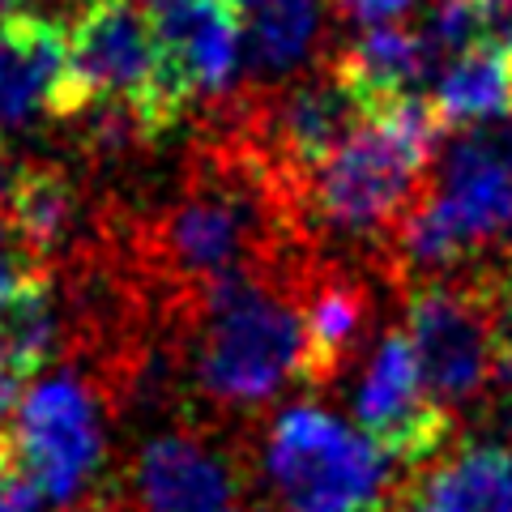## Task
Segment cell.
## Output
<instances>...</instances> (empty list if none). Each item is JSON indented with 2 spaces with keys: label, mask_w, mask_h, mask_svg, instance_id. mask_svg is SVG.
<instances>
[{
  "label": "cell",
  "mask_w": 512,
  "mask_h": 512,
  "mask_svg": "<svg viewBox=\"0 0 512 512\" xmlns=\"http://www.w3.org/2000/svg\"><path fill=\"white\" fill-rule=\"evenodd\" d=\"M13 448L43 500H73L103 457L99 380H86L82 372L43 376L18 406Z\"/></svg>",
  "instance_id": "obj_7"
},
{
  "label": "cell",
  "mask_w": 512,
  "mask_h": 512,
  "mask_svg": "<svg viewBox=\"0 0 512 512\" xmlns=\"http://www.w3.org/2000/svg\"><path fill=\"white\" fill-rule=\"evenodd\" d=\"M231 512H239V508H231Z\"/></svg>",
  "instance_id": "obj_30"
},
{
  "label": "cell",
  "mask_w": 512,
  "mask_h": 512,
  "mask_svg": "<svg viewBox=\"0 0 512 512\" xmlns=\"http://www.w3.org/2000/svg\"><path fill=\"white\" fill-rule=\"evenodd\" d=\"M158 69V22L137 0H99L69 30V56L47 103L52 120H77L99 103H141Z\"/></svg>",
  "instance_id": "obj_6"
},
{
  "label": "cell",
  "mask_w": 512,
  "mask_h": 512,
  "mask_svg": "<svg viewBox=\"0 0 512 512\" xmlns=\"http://www.w3.org/2000/svg\"><path fill=\"white\" fill-rule=\"evenodd\" d=\"M402 299L410 346L436 402L457 410L483 397L500 376V325L483 274L414 286Z\"/></svg>",
  "instance_id": "obj_5"
},
{
  "label": "cell",
  "mask_w": 512,
  "mask_h": 512,
  "mask_svg": "<svg viewBox=\"0 0 512 512\" xmlns=\"http://www.w3.org/2000/svg\"><path fill=\"white\" fill-rule=\"evenodd\" d=\"M478 274H483L487 299L495 308V325H500V355H504V350H512V248L495 265L478 269Z\"/></svg>",
  "instance_id": "obj_19"
},
{
  "label": "cell",
  "mask_w": 512,
  "mask_h": 512,
  "mask_svg": "<svg viewBox=\"0 0 512 512\" xmlns=\"http://www.w3.org/2000/svg\"><path fill=\"white\" fill-rule=\"evenodd\" d=\"M137 5H141V9H150L154 18H158V13H171V9H180L184 0H137Z\"/></svg>",
  "instance_id": "obj_26"
},
{
  "label": "cell",
  "mask_w": 512,
  "mask_h": 512,
  "mask_svg": "<svg viewBox=\"0 0 512 512\" xmlns=\"http://www.w3.org/2000/svg\"><path fill=\"white\" fill-rule=\"evenodd\" d=\"M419 0H329V9L338 13L342 22H355L363 30L372 26H393L402 13H410Z\"/></svg>",
  "instance_id": "obj_20"
},
{
  "label": "cell",
  "mask_w": 512,
  "mask_h": 512,
  "mask_svg": "<svg viewBox=\"0 0 512 512\" xmlns=\"http://www.w3.org/2000/svg\"><path fill=\"white\" fill-rule=\"evenodd\" d=\"M22 171H26V163L5 146V137H0V214L9 210L13 192H18V180H22Z\"/></svg>",
  "instance_id": "obj_23"
},
{
  "label": "cell",
  "mask_w": 512,
  "mask_h": 512,
  "mask_svg": "<svg viewBox=\"0 0 512 512\" xmlns=\"http://www.w3.org/2000/svg\"><path fill=\"white\" fill-rule=\"evenodd\" d=\"M295 299L303 316V338H308L303 384L338 380L372 329V291L363 278L346 274L338 265L303 261L295 278Z\"/></svg>",
  "instance_id": "obj_9"
},
{
  "label": "cell",
  "mask_w": 512,
  "mask_h": 512,
  "mask_svg": "<svg viewBox=\"0 0 512 512\" xmlns=\"http://www.w3.org/2000/svg\"><path fill=\"white\" fill-rule=\"evenodd\" d=\"M265 478L282 512H384L389 457L342 419L291 406L265 436Z\"/></svg>",
  "instance_id": "obj_4"
},
{
  "label": "cell",
  "mask_w": 512,
  "mask_h": 512,
  "mask_svg": "<svg viewBox=\"0 0 512 512\" xmlns=\"http://www.w3.org/2000/svg\"><path fill=\"white\" fill-rule=\"evenodd\" d=\"M346 82V90L367 107V116H384V111L402 107L414 99V90L431 69V56L423 47L419 30L406 26H372L363 30L355 43H346L329 64Z\"/></svg>",
  "instance_id": "obj_11"
},
{
  "label": "cell",
  "mask_w": 512,
  "mask_h": 512,
  "mask_svg": "<svg viewBox=\"0 0 512 512\" xmlns=\"http://www.w3.org/2000/svg\"><path fill=\"white\" fill-rule=\"evenodd\" d=\"M448 128L440 124L431 99H406L363 124L338 154H329L295 188V218L303 235L372 239L384 248L414 201L427 192V167Z\"/></svg>",
  "instance_id": "obj_2"
},
{
  "label": "cell",
  "mask_w": 512,
  "mask_h": 512,
  "mask_svg": "<svg viewBox=\"0 0 512 512\" xmlns=\"http://www.w3.org/2000/svg\"><path fill=\"white\" fill-rule=\"evenodd\" d=\"M5 218L47 265H69L73 256L99 244L94 235H86V192L60 163H26Z\"/></svg>",
  "instance_id": "obj_12"
},
{
  "label": "cell",
  "mask_w": 512,
  "mask_h": 512,
  "mask_svg": "<svg viewBox=\"0 0 512 512\" xmlns=\"http://www.w3.org/2000/svg\"><path fill=\"white\" fill-rule=\"evenodd\" d=\"M69 350H77V325L69 295L56 278H39L0 295V363L9 372L30 380Z\"/></svg>",
  "instance_id": "obj_14"
},
{
  "label": "cell",
  "mask_w": 512,
  "mask_h": 512,
  "mask_svg": "<svg viewBox=\"0 0 512 512\" xmlns=\"http://www.w3.org/2000/svg\"><path fill=\"white\" fill-rule=\"evenodd\" d=\"M13 13H22V0H0V22H9Z\"/></svg>",
  "instance_id": "obj_27"
},
{
  "label": "cell",
  "mask_w": 512,
  "mask_h": 512,
  "mask_svg": "<svg viewBox=\"0 0 512 512\" xmlns=\"http://www.w3.org/2000/svg\"><path fill=\"white\" fill-rule=\"evenodd\" d=\"M397 512H427V508L414 500V491H406V495H402V504H397Z\"/></svg>",
  "instance_id": "obj_28"
},
{
  "label": "cell",
  "mask_w": 512,
  "mask_h": 512,
  "mask_svg": "<svg viewBox=\"0 0 512 512\" xmlns=\"http://www.w3.org/2000/svg\"><path fill=\"white\" fill-rule=\"evenodd\" d=\"M39 278H52V265H47L43 256L26 244V235L0 214V295L18 291L26 282H39Z\"/></svg>",
  "instance_id": "obj_18"
},
{
  "label": "cell",
  "mask_w": 512,
  "mask_h": 512,
  "mask_svg": "<svg viewBox=\"0 0 512 512\" xmlns=\"http://www.w3.org/2000/svg\"><path fill=\"white\" fill-rule=\"evenodd\" d=\"M99 5V0H22V13H35V18H43V22H52V26H60L64 35L86 18V13Z\"/></svg>",
  "instance_id": "obj_22"
},
{
  "label": "cell",
  "mask_w": 512,
  "mask_h": 512,
  "mask_svg": "<svg viewBox=\"0 0 512 512\" xmlns=\"http://www.w3.org/2000/svg\"><path fill=\"white\" fill-rule=\"evenodd\" d=\"M329 0H261L244 18V64L252 77L282 86L316 56Z\"/></svg>",
  "instance_id": "obj_17"
},
{
  "label": "cell",
  "mask_w": 512,
  "mask_h": 512,
  "mask_svg": "<svg viewBox=\"0 0 512 512\" xmlns=\"http://www.w3.org/2000/svg\"><path fill=\"white\" fill-rule=\"evenodd\" d=\"M410 491L427 512H512V448L466 444Z\"/></svg>",
  "instance_id": "obj_16"
},
{
  "label": "cell",
  "mask_w": 512,
  "mask_h": 512,
  "mask_svg": "<svg viewBox=\"0 0 512 512\" xmlns=\"http://www.w3.org/2000/svg\"><path fill=\"white\" fill-rule=\"evenodd\" d=\"M69 56V35L60 26L13 13L0 22V133L47 111Z\"/></svg>",
  "instance_id": "obj_13"
},
{
  "label": "cell",
  "mask_w": 512,
  "mask_h": 512,
  "mask_svg": "<svg viewBox=\"0 0 512 512\" xmlns=\"http://www.w3.org/2000/svg\"><path fill=\"white\" fill-rule=\"evenodd\" d=\"M470 5H478V9H487V0H470Z\"/></svg>",
  "instance_id": "obj_29"
},
{
  "label": "cell",
  "mask_w": 512,
  "mask_h": 512,
  "mask_svg": "<svg viewBox=\"0 0 512 512\" xmlns=\"http://www.w3.org/2000/svg\"><path fill=\"white\" fill-rule=\"evenodd\" d=\"M303 261L308 256L265 274L227 278L171 316L188 338L192 380L210 406L256 410L286 384H303L308 338L295 299Z\"/></svg>",
  "instance_id": "obj_1"
},
{
  "label": "cell",
  "mask_w": 512,
  "mask_h": 512,
  "mask_svg": "<svg viewBox=\"0 0 512 512\" xmlns=\"http://www.w3.org/2000/svg\"><path fill=\"white\" fill-rule=\"evenodd\" d=\"M239 478L197 436H154L137 457V495L146 512H231Z\"/></svg>",
  "instance_id": "obj_10"
},
{
  "label": "cell",
  "mask_w": 512,
  "mask_h": 512,
  "mask_svg": "<svg viewBox=\"0 0 512 512\" xmlns=\"http://www.w3.org/2000/svg\"><path fill=\"white\" fill-rule=\"evenodd\" d=\"M355 419L363 436L406 470L440 457L453 440V410L427 389L406 329H389L376 342L355 389Z\"/></svg>",
  "instance_id": "obj_8"
},
{
  "label": "cell",
  "mask_w": 512,
  "mask_h": 512,
  "mask_svg": "<svg viewBox=\"0 0 512 512\" xmlns=\"http://www.w3.org/2000/svg\"><path fill=\"white\" fill-rule=\"evenodd\" d=\"M512 231V124H478L444 150L436 188H427L380 248L384 274L402 295L444 282L487 244Z\"/></svg>",
  "instance_id": "obj_3"
},
{
  "label": "cell",
  "mask_w": 512,
  "mask_h": 512,
  "mask_svg": "<svg viewBox=\"0 0 512 512\" xmlns=\"http://www.w3.org/2000/svg\"><path fill=\"white\" fill-rule=\"evenodd\" d=\"M431 107L448 133L512 116V47L483 43L453 60L431 90Z\"/></svg>",
  "instance_id": "obj_15"
},
{
  "label": "cell",
  "mask_w": 512,
  "mask_h": 512,
  "mask_svg": "<svg viewBox=\"0 0 512 512\" xmlns=\"http://www.w3.org/2000/svg\"><path fill=\"white\" fill-rule=\"evenodd\" d=\"M218 5H222V9H231L235 18H248V13H252L256 5H261V0H218Z\"/></svg>",
  "instance_id": "obj_25"
},
{
  "label": "cell",
  "mask_w": 512,
  "mask_h": 512,
  "mask_svg": "<svg viewBox=\"0 0 512 512\" xmlns=\"http://www.w3.org/2000/svg\"><path fill=\"white\" fill-rule=\"evenodd\" d=\"M64 512H124L116 500H86V504H77V508H64Z\"/></svg>",
  "instance_id": "obj_24"
},
{
  "label": "cell",
  "mask_w": 512,
  "mask_h": 512,
  "mask_svg": "<svg viewBox=\"0 0 512 512\" xmlns=\"http://www.w3.org/2000/svg\"><path fill=\"white\" fill-rule=\"evenodd\" d=\"M43 491L22 474V461H9L0 470V512H39Z\"/></svg>",
  "instance_id": "obj_21"
}]
</instances>
